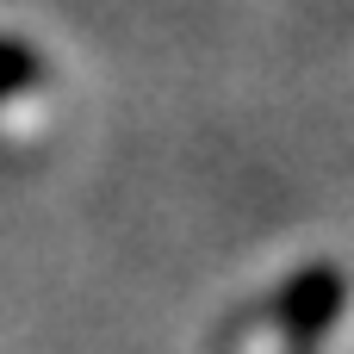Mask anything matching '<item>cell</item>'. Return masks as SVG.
<instances>
[{
  "label": "cell",
  "instance_id": "6da1fadb",
  "mask_svg": "<svg viewBox=\"0 0 354 354\" xmlns=\"http://www.w3.org/2000/svg\"><path fill=\"white\" fill-rule=\"evenodd\" d=\"M342 311H348V274H342L336 261H305V268L286 274V280L268 292V305H261V317L292 342V354H317L324 336L342 324Z\"/></svg>",
  "mask_w": 354,
  "mask_h": 354
},
{
  "label": "cell",
  "instance_id": "7a4b0ae2",
  "mask_svg": "<svg viewBox=\"0 0 354 354\" xmlns=\"http://www.w3.org/2000/svg\"><path fill=\"white\" fill-rule=\"evenodd\" d=\"M50 81V62H44V50L31 44V37H19V31H0V106L6 100H25V93H37Z\"/></svg>",
  "mask_w": 354,
  "mask_h": 354
}]
</instances>
